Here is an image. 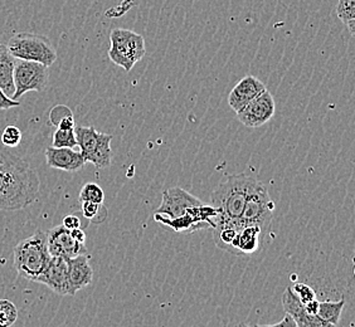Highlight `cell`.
Wrapping results in <instances>:
<instances>
[{"mask_svg": "<svg viewBox=\"0 0 355 327\" xmlns=\"http://www.w3.org/2000/svg\"><path fill=\"white\" fill-rule=\"evenodd\" d=\"M83 208V217L89 220H94V219L100 214V211L103 209V204H98V203H92V202H81Z\"/></svg>", "mask_w": 355, "mask_h": 327, "instance_id": "4316f807", "label": "cell"}, {"mask_svg": "<svg viewBox=\"0 0 355 327\" xmlns=\"http://www.w3.org/2000/svg\"><path fill=\"white\" fill-rule=\"evenodd\" d=\"M62 225L64 228L69 229V231H72V229H76V228H81V220L75 214H69V215H66L63 218Z\"/></svg>", "mask_w": 355, "mask_h": 327, "instance_id": "f546056e", "label": "cell"}, {"mask_svg": "<svg viewBox=\"0 0 355 327\" xmlns=\"http://www.w3.org/2000/svg\"><path fill=\"white\" fill-rule=\"evenodd\" d=\"M21 137L23 135H21V129L14 125H10L3 131L0 140H1V143L7 148H17L21 143Z\"/></svg>", "mask_w": 355, "mask_h": 327, "instance_id": "d4e9b609", "label": "cell"}, {"mask_svg": "<svg viewBox=\"0 0 355 327\" xmlns=\"http://www.w3.org/2000/svg\"><path fill=\"white\" fill-rule=\"evenodd\" d=\"M110 60L119 67H123L126 72H130L146 53L143 35L129 29H114L110 35Z\"/></svg>", "mask_w": 355, "mask_h": 327, "instance_id": "5b68a950", "label": "cell"}, {"mask_svg": "<svg viewBox=\"0 0 355 327\" xmlns=\"http://www.w3.org/2000/svg\"><path fill=\"white\" fill-rule=\"evenodd\" d=\"M21 103L18 100H13L9 96L6 95L3 92V89H0V109H14V107H19Z\"/></svg>", "mask_w": 355, "mask_h": 327, "instance_id": "f1b7e54d", "label": "cell"}, {"mask_svg": "<svg viewBox=\"0 0 355 327\" xmlns=\"http://www.w3.org/2000/svg\"><path fill=\"white\" fill-rule=\"evenodd\" d=\"M52 145L55 148H72V149L76 148L77 146V139H76L75 129L55 130Z\"/></svg>", "mask_w": 355, "mask_h": 327, "instance_id": "cb8c5ba5", "label": "cell"}, {"mask_svg": "<svg viewBox=\"0 0 355 327\" xmlns=\"http://www.w3.org/2000/svg\"><path fill=\"white\" fill-rule=\"evenodd\" d=\"M80 202H92L103 204L105 202V193L103 188L96 183H87L83 186L80 191Z\"/></svg>", "mask_w": 355, "mask_h": 327, "instance_id": "7402d4cb", "label": "cell"}, {"mask_svg": "<svg viewBox=\"0 0 355 327\" xmlns=\"http://www.w3.org/2000/svg\"><path fill=\"white\" fill-rule=\"evenodd\" d=\"M47 234L37 232L14 247V267L18 276L37 282L51 259Z\"/></svg>", "mask_w": 355, "mask_h": 327, "instance_id": "3957f363", "label": "cell"}, {"mask_svg": "<svg viewBox=\"0 0 355 327\" xmlns=\"http://www.w3.org/2000/svg\"><path fill=\"white\" fill-rule=\"evenodd\" d=\"M273 202L266 185L254 179L247 197L246 204L239 220V231L247 225H259L266 231L271 223L275 211Z\"/></svg>", "mask_w": 355, "mask_h": 327, "instance_id": "8992f818", "label": "cell"}, {"mask_svg": "<svg viewBox=\"0 0 355 327\" xmlns=\"http://www.w3.org/2000/svg\"><path fill=\"white\" fill-rule=\"evenodd\" d=\"M48 252L55 257L72 258L78 254L86 253V247L78 243L71 236V231L63 225H57L47 233Z\"/></svg>", "mask_w": 355, "mask_h": 327, "instance_id": "30bf717a", "label": "cell"}, {"mask_svg": "<svg viewBox=\"0 0 355 327\" xmlns=\"http://www.w3.org/2000/svg\"><path fill=\"white\" fill-rule=\"evenodd\" d=\"M76 123L73 115H69V116L63 117L60 123H57V129L62 130H73L75 129Z\"/></svg>", "mask_w": 355, "mask_h": 327, "instance_id": "4dcf8cb0", "label": "cell"}, {"mask_svg": "<svg viewBox=\"0 0 355 327\" xmlns=\"http://www.w3.org/2000/svg\"><path fill=\"white\" fill-rule=\"evenodd\" d=\"M69 115H72V111L64 105H58L51 111L49 118H51V123L57 126V123H60L63 117L69 116Z\"/></svg>", "mask_w": 355, "mask_h": 327, "instance_id": "83f0119b", "label": "cell"}, {"mask_svg": "<svg viewBox=\"0 0 355 327\" xmlns=\"http://www.w3.org/2000/svg\"><path fill=\"white\" fill-rule=\"evenodd\" d=\"M7 47L15 60L38 62L46 67H51L57 61L55 47L44 35L18 33L9 39Z\"/></svg>", "mask_w": 355, "mask_h": 327, "instance_id": "277c9868", "label": "cell"}, {"mask_svg": "<svg viewBox=\"0 0 355 327\" xmlns=\"http://www.w3.org/2000/svg\"><path fill=\"white\" fill-rule=\"evenodd\" d=\"M282 306L285 314L293 316L297 327H329L328 322L321 320L318 315H310L305 310V305L301 302L297 294L291 287L286 288L282 294Z\"/></svg>", "mask_w": 355, "mask_h": 327, "instance_id": "4fadbf2b", "label": "cell"}, {"mask_svg": "<svg viewBox=\"0 0 355 327\" xmlns=\"http://www.w3.org/2000/svg\"><path fill=\"white\" fill-rule=\"evenodd\" d=\"M254 179L243 173L225 177L219 183L212 193V205L219 211L214 228L231 227L239 231V220Z\"/></svg>", "mask_w": 355, "mask_h": 327, "instance_id": "7a4b0ae2", "label": "cell"}, {"mask_svg": "<svg viewBox=\"0 0 355 327\" xmlns=\"http://www.w3.org/2000/svg\"><path fill=\"white\" fill-rule=\"evenodd\" d=\"M48 67L38 62L15 60L14 66V91L12 98L19 100L27 92H42L48 83Z\"/></svg>", "mask_w": 355, "mask_h": 327, "instance_id": "ba28073f", "label": "cell"}, {"mask_svg": "<svg viewBox=\"0 0 355 327\" xmlns=\"http://www.w3.org/2000/svg\"><path fill=\"white\" fill-rule=\"evenodd\" d=\"M336 15L343 24L348 28L349 33L355 35V0H339Z\"/></svg>", "mask_w": 355, "mask_h": 327, "instance_id": "44dd1931", "label": "cell"}, {"mask_svg": "<svg viewBox=\"0 0 355 327\" xmlns=\"http://www.w3.org/2000/svg\"><path fill=\"white\" fill-rule=\"evenodd\" d=\"M305 310H306V312L310 315H318V310H319V301L311 300L305 303Z\"/></svg>", "mask_w": 355, "mask_h": 327, "instance_id": "836d02e7", "label": "cell"}, {"mask_svg": "<svg viewBox=\"0 0 355 327\" xmlns=\"http://www.w3.org/2000/svg\"><path fill=\"white\" fill-rule=\"evenodd\" d=\"M154 220L157 222L159 224L164 225L166 228H171V231L177 233H189L196 232L199 229H203L202 225L198 224L194 219L191 218L189 214H183L179 217H166L164 214H159V213H154Z\"/></svg>", "mask_w": 355, "mask_h": 327, "instance_id": "d6986e66", "label": "cell"}, {"mask_svg": "<svg viewBox=\"0 0 355 327\" xmlns=\"http://www.w3.org/2000/svg\"><path fill=\"white\" fill-rule=\"evenodd\" d=\"M69 259L52 256L37 282L47 286L58 296L69 294Z\"/></svg>", "mask_w": 355, "mask_h": 327, "instance_id": "8fae6325", "label": "cell"}, {"mask_svg": "<svg viewBox=\"0 0 355 327\" xmlns=\"http://www.w3.org/2000/svg\"><path fill=\"white\" fill-rule=\"evenodd\" d=\"M92 280L94 269L89 265V257L86 253L69 259V296H75L80 290L91 285Z\"/></svg>", "mask_w": 355, "mask_h": 327, "instance_id": "2e32d148", "label": "cell"}, {"mask_svg": "<svg viewBox=\"0 0 355 327\" xmlns=\"http://www.w3.org/2000/svg\"><path fill=\"white\" fill-rule=\"evenodd\" d=\"M297 297L300 299L301 302L305 305L309 301L315 300L316 299V293L311 287L305 285V283H295L294 287H291Z\"/></svg>", "mask_w": 355, "mask_h": 327, "instance_id": "484cf974", "label": "cell"}, {"mask_svg": "<svg viewBox=\"0 0 355 327\" xmlns=\"http://www.w3.org/2000/svg\"><path fill=\"white\" fill-rule=\"evenodd\" d=\"M275 111H276V105H275L273 96L266 89L237 112V118L246 127L256 129L268 123L275 115Z\"/></svg>", "mask_w": 355, "mask_h": 327, "instance_id": "9c48e42d", "label": "cell"}, {"mask_svg": "<svg viewBox=\"0 0 355 327\" xmlns=\"http://www.w3.org/2000/svg\"><path fill=\"white\" fill-rule=\"evenodd\" d=\"M14 66L15 58L9 52L7 46L0 44V89L6 95L12 98L15 86H14Z\"/></svg>", "mask_w": 355, "mask_h": 327, "instance_id": "ac0fdd59", "label": "cell"}, {"mask_svg": "<svg viewBox=\"0 0 355 327\" xmlns=\"http://www.w3.org/2000/svg\"><path fill=\"white\" fill-rule=\"evenodd\" d=\"M46 161L49 168L58 170L75 171L81 170L86 160L81 151H76L72 148H48L46 150Z\"/></svg>", "mask_w": 355, "mask_h": 327, "instance_id": "5bb4252c", "label": "cell"}, {"mask_svg": "<svg viewBox=\"0 0 355 327\" xmlns=\"http://www.w3.org/2000/svg\"><path fill=\"white\" fill-rule=\"evenodd\" d=\"M263 229L259 225H247L241 228L232 245H230L228 252L236 256H250L259 251L261 245V234Z\"/></svg>", "mask_w": 355, "mask_h": 327, "instance_id": "e0dca14e", "label": "cell"}, {"mask_svg": "<svg viewBox=\"0 0 355 327\" xmlns=\"http://www.w3.org/2000/svg\"><path fill=\"white\" fill-rule=\"evenodd\" d=\"M41 180L29 164L0 149V211H21L33 204Z\"/></svg>", "mask_w": 355, "mask_h": 327, "instance_id": "6da1fadb", "label": "cell"}, {"mask_svg": "<svg viewBox=\"0 0 355 327\" xmlns=\"http://www.w3.org/2000/svg\"><path fill=\"white\" fill-rule=\"evenodd\" d=\"M18 319V308L9 300H0V327H9Z\"/></svg>", "mask_w": 355, "mask_h": 327, "instance_id": "603a6c76", "label": "cell"}, {"mask_svg": "<svg viewBox=\"0 0 355 327\" xmlns=\"http://www.w3.org/2000/svg\"><path fill=\"white\" fill-rule=\"evenodd\" d=\"M71 236H72L73 239L77 240L78 243H83V245L86 243V233L83 232V228L72 229V231H71Z\"/></svg>", "mask_w": 355, "mask_h": 327, "instance_id": "d6a6232c", "label": "cell"}, {"mask_svg": "<svg viewBox=\"0 0 355 327\" xmlns=\"http://www.w3.org/2000/svg\"><path fill=\"white\" fill-rule=\"evenodd\" d=\"M75 134L86 163H92L98 169L109 168L112 163V136L98 132L92 126H75Z\"/></svg>", "mask_w": 355, "mask_h": 327, "instance_id": "52a82bcc", "label": "cell"}, {"mask_svg": "<svg viewBox=\"0 0 355 327\" xmlns=\"http://www.w3.org/2000/svg\"><path fill=\"white\" fill-rule=\"evenodd\" d=\"M263 89H266V86L259 78H256L254 76H246L231 91L228 96V103L231 109L237 114L251 103L256 96L260 95Z\"/></svg>", "mask_w": 355, "mask_h": 327, "instance_id": "9a60e30c", "label": "cell"}, {"mask_svg": "<svg viewBox=\"0 0 355 327\" xmlns=\"http://www.w3.org/2000/svg\"><path fill=\"white\" fill-rule=\"evenodd\" d=\"M272 327H280V326H288V327H297L296 325V322H295L294 319H293V316H290V315H285V317L280 321V322H277V324H275V325H271Z\"/></svg>", "mask_w": 355, "mask_h": 327, "instance_id": "1f68e13d", "label": "cell"}, {"mask_svg": "<svg viewBox=\"0 0 355 327\" xmlns=\"http://www.w3.org/2000/svg\"><path fill=\"white\" fill-rule=\"evenodd\" d=\"M345 307V300L340 299L339 301H324L319 302L318 316L321 320L328 322L330 326H336L340 320L343 310Z\"/></svg>", "mask_w": 355, "mask_h": 327, "instance_id": "ffe728a7", "label": "cell"}, {"mask_svg": "<svg viewBox=\"0 0 355 327\" xmlns=\"http://www.w3.org/2000/svg\"><path fill=\"white\" fill-rule=\"evenodd\" d=\"M199 204H202V202L197 197L191 195L189 191H184L179 186H174L163 193L162 204L159 205L155 213L174 218L185 214V211L188 208Z\"/></svg>", "mask_w": 355, "mask_h": 327, "instance_id": "7c38bea8", "label": "cell"}]
</instances>
